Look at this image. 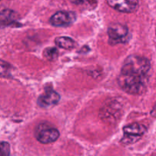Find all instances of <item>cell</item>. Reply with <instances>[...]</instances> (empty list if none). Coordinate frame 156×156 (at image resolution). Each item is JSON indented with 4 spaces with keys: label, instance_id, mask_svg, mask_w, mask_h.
Segmentation results:
<instances>
[{
    "label": "cell",
    "instance_id": "1",
    "mask_svg": "<svg viewBox=\"0 0 156 156\" xmlns=\"http://www.w3.org/2000/svg\"><path fill=\"white\" fill-rule=\"evenodd\" d=\"M151 62L147 58L138 55L129 56L123 64L117 83L123 91L138 95L144 92L149 80Z\"/></svg>",
    "mask_w": 156,
    "mask_h": 156
},
{
    "label": "cell",
    "instance_id": "2",
    "mask_svg": "<svg viewBox=\"0 0 156 156\" xmlns=\"http://www.w3.org/2000/svg\"><path fill=\"white\" fill-rule=\"evenodd\" d=\"M35 137L42 144H50L56 142L59 137V132L48 123H42L35 129Z\"/></svg>",
    "mask_w": 156,
    "mask_h": 156
},
{
    "label": "cell",
    "instance_id": "3",
    "mask_svg": "<svg viewBox=\"0 0 156 156\" xmlns=\"http://www.w3.org/2000/svg\"><path fill=\"white\" fill-rule=\"evenodd\" d=\"M123 136L121 143L125 145L133 144L138 141L147 131L145 125L138 123H133L123 127Z\"/></svg>",
    "mask_w": 156,
    "mask_h": 156
},
{
    "label": "cell",
    "instance_id": "4",
    "mask_svg": "<svg viewBox=\"0 0 156 156\" xmlns=\"http://www.w3.org/2000/svg\"><path fill=\"white\" fill-rule=\"evenodd\" d=\"M108 34L109 37V44L111 45L124 44L127 41L129 30L124 24L120 23H113L108 27Z\"/></svg>",
    "mask_w": 156,
    "mask_h": 156
},
{
    "label": "cell",
    "instance_id": "5",
    "mask_svg": "<svg viewBox=\"0 0 156 156\" xmlns=\"http://www.w3.org/2000/svg\"><path fill=\"white\" fill-rule=\"evenodd\" d=\"M76 17L77 15L74 12L59 11L50 17V23L54 27H69L75 22Z\"/></svg>",
    "mask_w": 156,
    "mask_h": 156
},
{
    "label": "cell",
    "instance_id": "6",
    "mask_svg": "<svg viewBox=\"0 0 156 156\" xmlns=\"http://www.w3.org/2000/svg\"><path fill=\"white\" fill-rule=\"evenodd\" d=\"M108 5L122 13H133L139 8V0H106Z\"/></svg>",
    "mask_w": 156,
    "mask_h": 156
},
{
    "label": "cell",
    "instance_id": "7",
    "mask_svg": "<svg viewBox=\"0 0 156 156\" xmlns=\"http://www.w3.org/2000/svg\"><path fill=\"white\" fill-rule=\"evenodd\" d=\"M60 100V95L53 89H46L37 99V105L41 108H48L57 105Z\"/></svg>",
    "mask_w": 156,
    "mask_h": 156
},
{
    "label": "cell",
    "instance_id": "8",
    "mask_svg": "<svg viewBox=\"0 0 156 156\" xmlns=\"http://www.w3.org/2000/svg\"><path fill=\"white\" fill-rule=\"evenodd\" d=\"M18 14L12 9H4L0 11V28L9 27L17 22Z\"/></svg>",
    "mask_w": 156,
    "mask_h": 156
},
{
    "label": "cell",
    "instance_id": "9",
    "mask_svg": "<svg viewBox=\"0 0 156 156\" xmlns=\"http://www.w3.org/2000/svg\"><path fill=\"white\" fill-rule=\"evenodd\" d=\"M55 44L57 47L65 50H73L76 47L74 40L69 37H57L55 39Z\"/></svg>",
    "mask_w": 156,
    "mask_h": 156
},
{
    "label": "cell",
    "instance_id": "10",
    "mask_svg": "<svg viewBox=\"0 0 156 156\" xmlns=\"http://www.w3.org/2000/svg\"><path fill=\"white\" fill-rule=\"evenodd\" d=\"M12 66L9 62L0 59V78H10Z\"/></svg>",
    "mask_w": 156,
    "mask_h": 156
},
{
    "label": "cell",
    "instance_id": "11",
    "mask_svg": "<svg viewBox=\"0 0 156 156\" xmlns=\"http://www.w3.org/2000/svg\"><path fill=\"white\" fill-rule=\"evenodd\" d=\"M59 56V51L56 47H48L44 50V56L48 60H55Z\"/></svg>",
    "mask_w": 156,
    "mask_h": 156
},
{
    "label": "cell",
    "instance_id": "12",
    "mask_svg": "<svg viewBox=\"0 0 156 156\" xmlns=\"http://www.w3.org/2000/svg\"><path fill=\"white\" fill-rule=\"evenodd\" d=\"M10 155V145L7 142L0 143V156H8Z\"/></svg>",
    "mask_w": 156,
    "mask_h": 156
},
{
    "label": "cell",
    "instance_id": "13",
    "mask_svg": "<svg viewBox=\"0 0 156 156\" xmlns=\"http://www.w3.org/2000/svg\"><path fill=\"white\" fill-rule=\"evenodd\" d=\"M71 2L76 5H84L85 3L89 2V0H71Z\"/></svg>",
    "mask_w": 156,
    "mask_h": 156
}]
</instances>
